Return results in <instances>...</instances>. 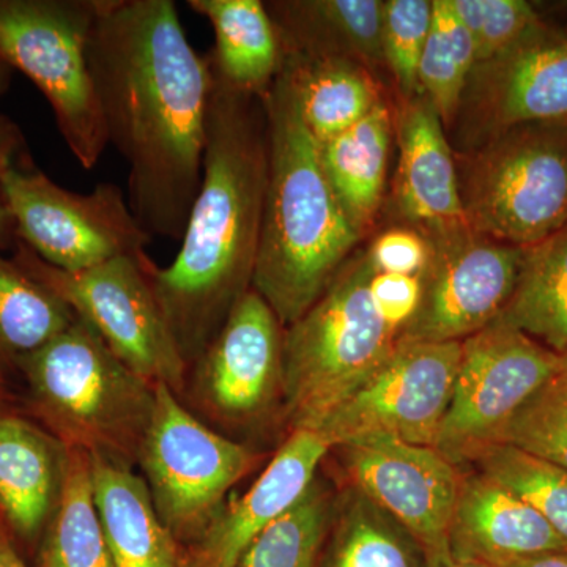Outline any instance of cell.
Returning <instances> with one entry per match:
<instances>
[{
    "label": "cell",
    "mask_w": 567,
    "mask_h": 567,
    "mask_svg": "<svg viewBox=\"0 0 567 567\" xmlns=\"http://www.w3.org/2000/svg\"><path fill=\"white\" fill-rule=\"evenodd\" d=\"M506 567H567V550L551 551L539 557L522 559Z\"/></svg>",
    "instance_id": "ab89813d"
},
{
    "label": "cell",
    "mask_w": 567,
    "mask_h": 567,
    "mask_svg": "<svg viewBox=\"0 0 567 567\" xmlns=\"http://www.w3.org/2000/svg\"><path fill=\"white\" fill-rule=\"evenodd\" d=\"M462 342L399 339L385 363L317 431L338 446L361 435L434 446L453 398Z\"/></svg>",
    "instance_id": "4fadbf2b"
},
{
    "label": "cell",
    "mask_w": 567,
    "mask_h": 567,
    "mask_svg": "<svg viewBox=\"0 0 567 567\" xmlns=\"http://www.w3.org/2000/svg\"><path fill=\"white\" fill-rule=\"evenodd\" d=\"M264 104L268 174L252 290L287 328L322 297L361 235L331 188L282 71Z\"/></svg>",
    "instance_id": "3957f363"
},
{
    "label": "cell",
    "mask_w": 567,
    "mask_h": 567,
    "mask_svg": "<svg viewBox=\"0 0 567 567\" xmlns=\"http://www.w3.org/2000/svg\"><path fill=\"white\" fill-rule=\"evenodd\" d=\"M267 174L264 96L234 91L212 74L203 182L181 251L167 267L148 265L153 293L188 368L252 289Z\"/></svg>",
    "instance_id": "7a4b0ae2"
},
{
    "label": "cell",
    "mask_w": 567,
    "mask_h": 567,
    "mask_svg": "<svg viewBox=\"0 0 567 567\" xmlns=\"http://www.w3.org/2000/svg\"><path fill=\"white\" fill-rule=\"evenodd\" d=\"M13 394L10 391L9 375L0 369V405L13 404Z\"/></svg>",
    "instance_id": "b9f144b4"
},
{
    "label": "cell",
    "mask_w": 567,
    "mask_h": 567,
    "mask_svg": "<svg viewBox=\"0 0 567 567\" xmlns=\"http://www.w3.org/2000/svg\"><path fill=\"white\" fill-rule=\"evenodd\" d=\"M282 50L383 65V7L380 0H282L265 3Z\"/></svg>",
    "instance_id": "7402d4cb"
},
{
    "label": "cell",
    "mask_w": 567,
    "mask_h": 567,
    "mask_svg": "<svg viewBox=\"0 0 567 567\" xmlns=\"http://www.w3.org/2000/svg\"><path fill=\"white\" fill-rule=\"evenodd\" d=\"M284 330L274 309L249 290L189 365L182 401L230 439L276 413L284 421Z\"/></svg>",
    "instance_id": "8fae6325"
},
{
    "label": "cell",
    "mask_w": 567,
    "mask_h": 567,
    "mask_svg": "<svg viewBox=\"0 0 567 567\" xmlns=\"http://www.w3.org/2000/svg\"><path fill=\"white\" fill-rule=\"evenodd\" d=\"M495 322L516 328L554 353L567 352V224L524 248L513 295Z\"/></svg>",
    "instance_id": "4316f807"
},
{
    "label": "cell",
    "mask_w": 567,
    "mask_h": 567,
    "mask_svg": "<svg viewBox=\"0 0 567 567\" xmlns=\"http://www.w3.org/2000/svg\"><path fill=\"white\" fill-rule=\"evenodd\" d=\"M103 0H0V59L51 104L66 147L84 169L107 145L89 43Z\"/></svg>",
    "instance_id": "52a82bcc"
},
{
    "label": "cell",
    "mask_w": 567,
    "mask_h": 567,
    "mask_svg": "<svg viewBox=\"0 0 567 567\" xmlns=\"http://www.w3.org/2000/svg\"><path fill=\"white\" fill-rule=\"evenodd\" d=\"M210 22L215 47L208 52L216 80L246 95H267L281 73L284 50L267 7L260 0H188Z\"/></svg>",
    "instance_id": "603a6c76"
},
{
    "label": "cell",
    "mask_w": 567,
    "mask_h": 567,
    "mask_svg": "<svg viewBox=\"0 0 567 567\" xmlns=\"http://www.w3.org/2000/svg\"><path fill=\"white\" fill-rule=\"evenodd\" d=\"M155 399L137 464L164 525L192 547L262 456L205 424L169 386H155Z\"/></svg>",
    "instance_id": "ba28073f"
},
{
    "label": "cell",
    "mask_w": 567,
    "mask_h": 567,
    "mask_svg": "<svg viewBox=\"0 0 567 567\" xmlns=\"http://www.w3.org/2000/svg\"><path fill=\"white\" fill-rule=\"evenodd\" d=\"M89 63L128 203L152 237L182 240L204 174L212 70L173 0H103Z\"/></svg>",
    "instance_id": "6da1fadb"
},
{
    "label": "cell",
    "mask_w": 567,
    "mask_h": 567,
    "mask_svg": "<svg viewBox=\"0 0 567 567\" xmlns=\"http://www.w3.org/2000/svg\"><path fill=\"white\" fill-rule=\"evenodd\" d=\"M74 320L73 309L59 295L0 252V369L7 375L17 374L25 358Z\"/></svg>",
    "instance_id": "f1b7e54d"
},
{
    "label": "cell",
    "mask_w": 567,
    "mask_h": 567,
    "mask_svg": "<svg viewBox=\"0 0 567 567\" xmlns=\"http://www.w3.org/2000/svg\"><path fill=\"white\" fill-rule=\"evenodd\" d=\"M473 69L472 37L450 0H434V21L417 66V92L434 106L445 125L457 118Z\"/></svg>",
    "instance_id": "4dcf8cb0"
},
{
    "label": "cell",
    "mask_w": 567,
    "mask_h": 567,
    "mask_svg": "<svg viewBox=\"0 0 567 567\" xmlns=\"http://www.w3.org/2000/svg\"><path fill=\"white\" fill-rule=\"evenodd\" d=\"M462 112L470 136L480 144L513 126L567 125L566 33L540 21L509 50L476 65Z\"/></svg>",
    "instance_id": "2e32d148"
},
{
    "label": "cell",
    "mask_w": 567,
    "mask_h": 567,
    "mask_svg": "<svg viewBox=\"0 0 567 567\" xmlns=\"http://www.w3.org/2000/svg\"><path fill=\"white\" fill-rule=\"evenodd\" d=\"M37 567H114L93 495L91 454L78 447H66L61 495Z\"/></svg>",
    "instance_id": "83f0119b"
},
{
    "label": "cell",
    "mask_w": 567,
    "mask_h": 567,
    "mask_svg": "<svg viewBox=\"0 0 567 567\" xmlns=\"http://www.w3.org/2000/svg\"><path fill=\"white\" fill-rule=\"evenodd\" d=\"M499 443L567 470V380L557 375L540 388L507 424Z\"/></svg>",
    "instance_id": "d6a6232c"
},
{
    "label": "cell",
    "mask_w": 567,
    "mask_h": 567,
    "mask_svg": "<svg viewBox=\"0 0 567 567\" xmlns=\"http://www.w3.org/2000/svg\"><path fill=\"white\" fill-rule=\"evenodd\" d=\"M11 257L91 324L122 363L153 386L183 394L188 365L153 293L147 254L118 257L78 274L52 267L21 241Z\"/></svg>",
    "instance_id": "9c48e42d"
},
{
    "label": "cell",
    "mask_w": 567,
    "mask_h": 567,
    "mask_svg": "<svg viewBox=\"0 0 567 567\" xmlns=\"http://www.w3.org/2000/svg\"><path fill=\"white\" fill-rule=\"evenodd\" d=\"M368 249L354 254L297 322L284 330V424L319 429L399 341L371 292Z\"/></svg>",
    "instance_id": "5b68a950"
},
{
    "label": "cell",
    "mask_w": 567,
    "mask_h": 567,
    "mask_svg": "<svg viewBox=\"0 0 567 567\" xmlns=\"http://www.w3.org/2000/svg\"><path fill=\"white\" fill-rule=\"evenodd\" d=\"M377 274L421 276L431 262L427 238L410 227H394L375 238L368 248Z\"/></svg>",
    "instance_id": "d590c367"
},
{
    "label": "cell",
    "mask_w": 567,
    "mask_h": 567,
    "mask_svg": "<svg viewBox=\"0 0 567 567\" xmlns=\"http://www.w3.org/2000/svg\"><path fill=\"white\" fill-rule=\"evenodd\" d=\"M66 447L21 406L0 405V518L14 543L39 550L61 495Z\"/></svg>",
    "instance_id": "ffe728a7"
},
{
    "label": "cell",
    "mask_w": 567,
    "mask_h": 567,
    "mask_svg": "<svg viewBox=\"0 0 567 567\" xmlns=\"http://www.w3.org/2000/svg\"><path fill=\"white\" fill-rule=\"evenodd\" d=\"M22 410L65 447L137 464L155 412V386L76 320L17 369Z\"/></svg>",
    "instance_id": "277c9868"
},
{
    "label": "cell",
    "mask_w": 567,
    "mask_h": 567,
    "mask_svg": "<svg viewBox=\"0 0 567 567\" xmlns=\"http://www.w3.org/2000/svg\"><path fill=\"white\" fill-rule=\"evenodd\" d=\"M427 567H487L475 565V563L457 561L451 557L450 551H442V554L431 555L427 557Z\"/></svg>",
    "instance_id": "60d3db41"
},
{
    "label": "cell",
    "mask_w": 567,
    "mask_h": 567,
    "mask_svg": "<svg viewBox=\"0 0 567 567\" xmlns=\"http://www.w3.org/2000/svg\"><path fill=\"white\" fill-rule=\"evenodd\" d=\"M472 465L528 503L567 540V470L505 443L487 446Z\"/></svg>",
    "instance_id": "1f68e13d"
},
{
    "label": "cell",
    "mask_w": 567,
    "mask_h": 567,
    "mask_svg": "<svg viewBox=\"0 0 567 567\" xmlns=\"http://www.w3.org/2000/svg\"><path fill=\"white\" fill-rule=\"evenodd\" d=\"M334 502L331 488L316 477L303 498L268 525L235 567H319Z\"/></svg>",
    "instance_id": "f546056e"
},
{
    "label": "cell",
    "mask_w": 567,
    "mask_h": 567,
    "mask_svg": "<svg viewBox=\"0 0 567 567\" xmlns=\"http://www.w3.org/2000/svg\"><path fill=\"white\" fill-rule=\"evenodd\" d=\"M421 300L402 341L462 342L495 322L506 308L524 248L466 229L429 241Z\"/></svg>",
    "instance_id": "5bb4252c"
},
{
    "label": "cell",
    "mask_w": 567,
    "mask_h": 567,
    "mask_svg": "<svg viewBox=\"0 0 567 567\" xmlns=\"http://www.w3.org/2000/svg\"><path fill=\"white\" fill-rule=\"evenodd\" d=\"M347 484L412 533L427 557L447 550V532L465 470L434 446L361 435L334 446Z\"/></svg>",
    "instance_id": "9a60e30c"
},
{
    "label": "cell",
    "mask_w": 567,
    "mask_h": 567,
    "mask_svg": "<svg viewBox=\"0 0 567 567\" xmlns=\"http://www.w3.org/2000/svg\"><path fill=\"white\" fill-rule=\"evenodd\" d=\"M457 173L473 233L528 248L567 224V125L528 123L496 133Z\"/></svg>",
    "instance_id": "8992f818"
},
{
    "label": "cell",
    "mask_w": 567,
    "mask_h": 567,
    "mask_svg": "<svg viewBox=\"0 0 567 567\" xmlns=\"http://www.w3.org/2000/svg\"><path fill=\"white\" fill-rule=\"evenodd\" d=\"M6 197L18 241L69 274L145 254V233L115 183L73 193L51 181L28 155L6 175Z\"/></svg>",
    "instance_id": "30bf717a"
},
{
    "label": "cell",
    "mask_w": 567,
    "mask_h": 567,
    "mask_svg": "<svg viewBox=\"0 0 567 567\" xmlns=\"http://www.w3.org/2000/svg\"><path fill=\"white\" fill-rule=\"evenodd\" d=\"M331 450L317 429L290 431L252 487L224 506L205 535L186 548L185 567L237 566L249 544L303 498Z\"/></svg>",
    "instance_id": "e0dca14e"
},
{
    "label": "cell",
    "mask_w": 567,
    "mask_h": 567,
    "mask_svg": "<svg viewBox=\"0 0 567 567\" xmlns=\"http://www.w3.org/2000/svg\"><path fill=\"white\" fill-rule=\"evenodd\" d=\"M28 155L31 153L20 125L0 114V252L13 251L18 245L17 230L7 204L6 175Z\"/></svg>",
    "instance_id": "74e56055"
},
{
    "label": "cell",
    "mask_w": 567,
    "mask_h": 567,
    "mask_svg": "<svg viewBox=\"0 0 567 567\" xmlns=\"http://www.w3.org/2000/svg\"><path fill=\"white\" fill-rule=\"evenodd\" d=\"M398 133L393 200L401 218L427 241L470 229L453 148L423 95L406 100Z\"/></svg>",
    "instance_id": "ac0fdd59"
},
{
    "label": "cell",
    "mask_w": 567,
    "mask_h": 567,
    "mask_svg": "<svg viewBox=\"0 0 567 567\" xmlns=\"http://www.w3.org/2000/svg\"><path fill=\"white\" fill-rule=\"evenodd\" d=\"M559 374V354L494 322L462 341L453 398L435 450L458 466L502 440L529 399Z\"/></svg>",
    "instance_id": "7c38bea8"
},
{
    "label": "cell",
    "mask_w": 567,
    "mask_h": 567,
    "mask_svg": "<svg viewBox=\"0 0 567 567\" xmlns=\"http://www.w3.org/2000/svg\"><path fill=\"white\" fill-rule=\"evenodd\" d=\"M281 71L317 142L346 132L383 102L368 69L347 59L284 51Z\"/></svg>",
    "instance_id": "d4e9b609"
},
{
    "label": "cell",
    "mask_w": 567,
    "mask_h": 567,
    "mask_svg": "<svg viewBox=\"0 0 567 567\" xmlns=\"http://www.w3.org/2000/svg\"><path fill=\"white\" fill-rule=\"evenodd\" d=\"M475 50V66L491 61L539 24L535 7L524 0H450Z\"/></svg>",
    "instance_id": "e575fe53"
},
{
    "label": "cell",
    "mask_w": 567,
    "mask_h": 567,
    "mask_svg": "<svg viewBox=\"0 0 567 567\" xmlns=\"http://www.w3.org/2000/svg\"><path fill=\"white\" fill-rule=\"evenodd\" d=\"M0 567H31L22 559L17 543L0 518Z\"/></svg>",
    "instance_id": "f35d334b"
},
{
    "label": "cell",
    "mask_w": 567,
    "mask_h": 567,
    "mask_svg": "<svg viewBox=\"0 0 567 567\" xmlns=\"http://www.w3.org/2000/svg\"><path fill=\"white\" fill-rule=\"evenodd\" d=\"M391 136L393 118L382 102L346 132L319 142L324 174L361 238L375 226L385 197Z\"/></svg>",
    "instance_id": "cb8c5ba5"
},
{
    "label": "cell",
    "mask_w": 567,
    "mask_h": 567,
    "mask_svg": "<svg viewBox=\"0 0 567 567\" xmlns=\"http://www.w3.org/2000/svg\"><path fill=\"white\" fill-rule=\"evenodd\" d=\"M559 377L567 380V352L559 354Z\"/></svg>",
    "instance_id": "ee69618b"
},
{
    "label": "cell",
    "mask_w": 567,
    "mask_h": 567,
    "mask_svg": "<svg viewBox=\"0 0 567 567\" xmlns=\"http://www.w3.org/2000/svg\"><path fill=\"white\" fill-rule=\"evenodd\" d=\"M561 550L567 540L528 503L477 470L464 473L447 532L451 557L506 567Z\"/></svg>",
    "instance_id": "d6986e66"
},
{
    "label": "cell",
    "mask_w": 567,
    "mask_h": 567,
    "mask_svg": "<svg viewBox=\"0 0 567 567\" xmlns=\"http://www.w3.org/2000/svg\"><path fill=\"white\" fill-rule=\"evenodd\" d=\"M319 567H427V554L412 533L347 484L336 496Z\"/></svg>",
    "instance_id": "484cf974"
},
{
    "label": "cell",
    "mask_w": 567,
    "mask_h": 567,
    "mask_svg": "<svg viewBox=\"0 0 567 567\" xmlns=\"http://www.w3.org/2000/svg\"><path fill=\"white\" fill-rule=\"evenodd\" d=\"M11 78H13V70L0 59V96L10 89Z\"/></svg>",
    "instance_id": "7bdbcfd3"
},
{
    "label": "cell",
    "mask_w": 567,
    "mask_h": 567,
    "mask_svg": "<svg viewBox=\"0 0 567 567\" xmlns=\"http://www.w3.org/2000/svg\"><path fill=\"white\" fill-rule=\"evenodd\" d=\"M421 289H423L421 276L377 274V271L372 276V298L383 319L399 331V338L416 312Z\"/></svg>",
    "instance_id": "8d00e7d4"
},
{
    "label": "cell",
    "mask_w": 567,
    "mask_h": 567,
    "mask_svg": "<svg viewBox=\"0 0 567 567\" xmlns=\"http://www.w3.org/2000/svg\"><path fill=\"white\" fill-rule=\"evenodd\" d=\"M434 21V0H388L383 7V58L406 100L417 92V66Z\"/></svg>",
    "instance_id": "836d02e7"
},
{
    "label": "cell",
    "mask_w": 567,
    "mask_h": 567,
    "mask_svg": "<svg viewBox=\"0 0 567 567\" xmlns=\"http://www.w3.org/2000/svg\"><path fill=\"white\" fill-rule=\"evenodd\" d=\"M93 495L114 567H185L183 546L164 525L132 465L91 454Z\"/></svg>",
    "instance_id": "44dd1931"
}]
</instances>
